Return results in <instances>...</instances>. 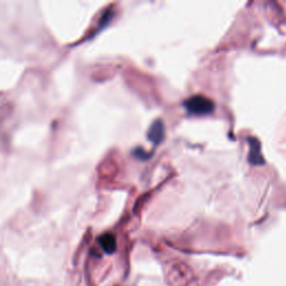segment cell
<instances>
[{
  "label": "cell",
  "instance_id": "cell-1",
  "mask_svg": "<svg viewBox=\"0 0 286 286\" xmlns=\"http://www.w3.org/2000/svg\"><path fill=\"white\" fill-rule=\"evenodd\" d=\"M166 280L170 286H189L193 280V275L186 265L177 264L168 269Z\"/></svg>",
  "mask_w": 286,
  "mask_h": 286
},
{
  "label": "cell",
  "instance_id": "cell-2",
  "mask_svg": "<svg viewBox=\"0 0 286 286\" xmlns=\"http://www.w3.org/2000/svg\"><path fill=\"white\" fill-rule=\"evenodd\" d=\"M184 105L190 113L196 115L208 114L213 110V103L204 96H193V98L186 101Z\"/></svg>",
  "mask_w": 286,
  "mask_h": 286
},
{
  "label": "cell",
  "instance_id": "cell-3",
  "mask_svg": "<svg viewBox=\"0 0 286 286\" xmlns=\"http://www.w3.org/2000/svg\"><path fill=\"white\" fill-rule=\"evenodd\" d=\"M100 244L106 253H113L116 248L115 237L112 234H105L101 237Z\"/></svg>",
  "mask_w": 286,
  "mask_h": 286
},
{
  "label": "cell",
  "instance_id": "cell-4",
  "mask_svg": "<svg viewBox=\"0 0 286 286\" xmlns=\"http://www.w3.org/2000/svg\"><path fill=\"white\" fill-rule=\"evenodd\" d=\"M163 126H162V123L160 122V121H158V122H156L153 126L151 127L150 129V131H149V139L152 140L153 142H156V143H159L161 140L163 139Z\"/></svg>",
  "mask_w": 286,
  "mask_h": 286
}]
</instances>
